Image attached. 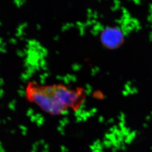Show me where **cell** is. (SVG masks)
<instances>
[{"label": "cell", "instance_id": "6da1fadb", "mask_svg": "<svg viewBox=\"0 0 152 152\" xmlns=\"http://www.w3.org/2000/svg\"><path fill=\"white\" fill-rule=\"evenodd\" d=\"M27 99L48 114L58 115L69 109H77L85 99L80 88L72 89L61 85H41L30 82L26 86Z\"/></svg>", "mask_w": 152, "mask_h": 152}, {"label": "cell", "instance_id": "7a4b0ae2", "mask_svg": "<svg viewBox=\"0 0 152 152\" xmlns=\"http://www.w3.org/2000/svg\"><path fill=\"white\" fill-rule=\"evenodd\" d=\"M100 40L106 48L112 50L116 49L124 42V34L118 27H108L102 31Z\"/></svg>", "mask_w": 152, "mask_h": 152}, {"label": "cell", "instance_id": "3957f363", "mask_svg": "<svg viewBox=\"0 0 152 152\" xmlns=\"http://www.w3.org/2000/svg\"><path fill=\"white\" fill-rule=\"evenodd\" d=\"M151 18H152V19H151V22H152V16H151Z\"/></svg>", "mask_w": 152, "mask_h": 152}]
</instances>
